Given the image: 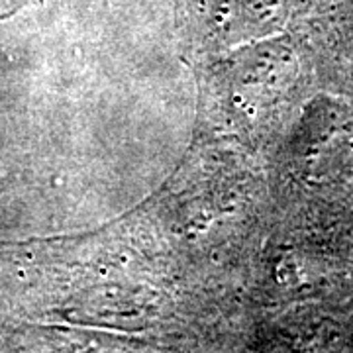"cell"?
<instances>
[{"label":"cell","instance_id":"obj_1","mask_svg":"<svg viewBox=\"0 0 353 353\" xmlns=\"http://www.w3.org/2000/svg\"><path fill=\"white\" fill-rule=\"evenodd\" d=\"M26 2H28V0H0V16L12 12V10H16L18 6L26 4Z\"/></svg>","mask_w":353,"mask_h":353}]
</instances>
